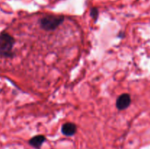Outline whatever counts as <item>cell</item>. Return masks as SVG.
Here are the masks:
<instances>
[{"instance_id":"cell-1","label":"cell","mask_w":150,"mask_h":149,"mask_svg":"<svg viewBox=\"0 0 150 149\" xmlns=\"http://www.w3.org/2000/svg\"><path fill=\"white\" fill-rule=\"evenodd\" d=\"M16 39L12 35L6 32L0 33V58H12L14 57L13 47Z\"/></svg>"},{"instance_id":"cell-3","label":"cell","mask_w":150,"mask_h":149,"mask_svg":"<svg viewBox=\"0 0 150 149\" xmlns=\"http://www.w3.org/2000/svg\"><path fill=\"white\" fill-rule=\"evenodd\" d=\"M131 103V97L129 93H125L118 96L116 101V106L119 110H124L130 106Z\"/></svg>"},{"instance_id":"cell-4","label":"cell","mask_w":150,"mask_h":149,"mask_svg":"<svg viewBox=\"0 0 150 149\" xmlns=\"http://www.w3.org/2000/svg\"><path fill=\"white\" fill-rule=\"evenodd\" d=\"M61 131L64 135L67 137H71L74 135L77 131V126L73 123H65L62 126Z\"/></svg>"},{"instance_id":"cell-6","label":"cell","mask_w":150,"mask_h":149,"mask_svg":"<svg viewBox=\"0 0 150 149\" xmlns=\"http://www.w3.org/2000/svg\"><path fill=\"white\" fill-rule=\"evenodd\" d=\"M90 16L94 20L95 23H96L98 19V16H99V11L97 7H92L90 9Z\"/></svg>"},{"instance_id":"cell-2","label":"cell","mask_w":150,"mask_h":149,"mask_svg":"<svg viewBox=\"0 0 150 149\" xmlns=\"http://www.w3.org/2000/svg\"><path fill=\"white\" fill-rule=\"evenodd\" d=\"M64 17L63 15H48L40 18V26L45 31H54L63 23Z\"/></svg>"},{"instance_id":"cell-5","label":"cell","mask_w":150,"mask_h":149,"mask_svg":"<svg viewBox=\"0 0 150 149\" xmlns=\"http://www.w3.org/2000/svg\"><path fill=\"white\" fill-rule=\"evenodd\" d=\"M45 140H46V138H45V136L42 135V134H38V135L32 137L28 141V143L29 144V145L33 147L34 148L40 149L42 144L45 142Z\"/></svg>"}]
</instances>
